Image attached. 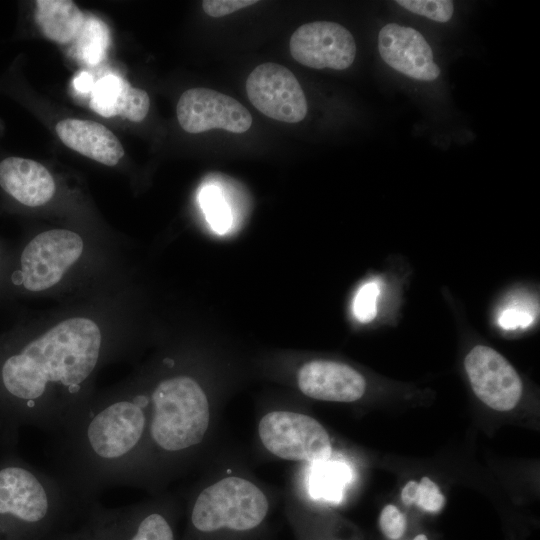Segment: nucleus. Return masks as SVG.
Here are the masks:
<instances>
[{"label": "nucleus", "instance_id": "f257e3e1", "mask_svg": "<svg viewBox=\"0 0 540 540\" xmlns=\"http://www.w3.org/2000/svg\"><path fill=\"white\" fill-rule=\"evenodd\" d=\"M102 357L97 324L70 318L4 356L0 385L18 405V417L60 435L81 415L91 398L87 382Z\"/></svg>", "mask_w": 540, "mask_h": 540}, {"label": "nucleus", "instance_id": "f03ea898", "mask_svg": "<svg viewBox=\"0 0 540 540\" xmlns=\"http://www.w3.org/2000/svg\"><path fill=\"white\" fill-rule=\"evenodd\" d=\"M148 395L115 393L91 400L56 436L55 475L83 509L109 487L132 486L147 437Z\"/></svg>", "mask_w": 540, "mask_h": 540}, {"label": "nucleus", "instance_id": "7ed1b4c3", "mask_svg": "<svg viewBox=\"0 0 540 540\" xmlns=\"http://www.w3.org/2000/svg\"><path fill=\"white\" fill-rule=\"evenodd\" d=\"M170 511L150 502L110 508L93 500L80 511L75 527L47 540H177Z\"/></svg>", "mask_w": 540, "mask_h": 540}, {"label": "nucleus", "instance_id": "20e7f679", "mask_svg": "<svg viewBox=\"0 0 540 540\" xmlns=\"http://www.w3.org/2000/svg\"><path fill=\"white\" fill-rule=\"evenodd\" d=\"M82 251L83 241L75 232L65 229L42 232L20 253L19 268L12 274V284L30 292L46 290L61 280Z\"/></svg>", "mask_w": 540, "mask_h": 540}, {"label": "nucleus", "instance_id": "39448f33", "mask_svg": "<svg viewBox=\"0 0 540 540\" xmlns=\"http://www.w3.org/2000/svg\"><path fill=\"white\" fill-rule=\"evenodd\" d=\"M263 446L290 461L320 463L329 460L332 446L325 428L314 418L291 411H272L258 425Z\"/></svg>", "mask_w": 540, "mask_h": 540}, {"label": "nucleus", "instance_id": "423d86ee", "mask_svg": "<svg viewBox=\"0 0 540 540\" xmlns=\"http://www.w3.org/2000/svg\"><path fill=\"white\" fill-rule=\"evenodd\" d=\"M252 105L274 120L297 123L307 114V101L300 83L286 67L272 62L255 67L246 80Z\"/></svg>", "mask_w": 540, "mask_h": 540}, {"label": "nucleus", "instance_id": "0eeeda50", "mask_svg": "<svg viewBox=\"0 0 540 540\" xmlns=\"http://www.w3.org/2000/svg\"><path fill=\"white\" fill-rule=\"evenodd\" d=\"M292 57L300 64L315 68L344 70L356 56L352 34L331 21H314L297 28L289 42Z\"/></svg>", "mask_w": 540, "mask_h": 540}, {"label": "nucleus", "instance_id": "6e6552de", "mask_svg": "<svg viewBox=\"0 0 540 540\" xmlns=\"http://www.w3.org/2000/svg\"><path fill=\"white\" fill-rule=\"evenodd\" d=\"M177 119L188 133L224 129L232 133L246 132L252 125L250 112L236 99L208 88H192L180 97Z\"/></svg>", "mask_w": 540, "mask_h": 540}, {"label": "nucleus", "instance_id": "1a4fd4ad", "mask_svg": "<svg viewBox=\"0 0 540 540\" xmlns=\"http://www.w3.org/2000/svg\"><path fill=\"white\" fill-rule=\"evenodd\" d=\"M464 365L475 395L484 404L497 411H509L516 406L522 382L500 353L477 345L467 354Z\"/></svg>", "mask_w": 540, "mask_h": 540}, {"label": "nucleus", "instance_id": "9d476101", "mask_svg": "<svg viewBox=\"0 0 540 540\" xmlns=\"http://www.w3.org/2000/svg\"><path fill=\"white\" fill-rule=\"evenodd\" d=\"M378 49L387 65L410 78L433 81L440 74L429 44L414 28L385 25L378 35Z\"/></svg>", "mask_w": 540, "mask_h": 540}, {"label": "nucleus", "instance_id": "9b49d317", "mask_svg": "<svg viewBox=\"0 0 540 540\" xmlns=\"http://www.w3.org/2000/svg\"><path fill=\"white\" fill-rule=\"evenodd\" d=\"M297 383L307 397L333 402H353L366 389L364 377L352 367L330 360L305 363L298 372Z\"/></svg>", "mask_w": 540, "mask_h": 540}, {"label": "nucleus", "instance_id": "f8f14e48", "mask_svg": "<svg viewBox=\"0 0 540 540\" xmlns=\"http://www.w3.org/2000/svg\"><path fill=\"white\" fill-rule=\"evenodd\" d=\"M0 188L19 204L38 207L52 199L55 182L39 162L8 156L0 161Z\"/></svg>", "mask_w": 540, "mask_h": 540}, {"label": "nucleus", "instance_id": "ddd939ff", "mask_svg": "<svg viewBox=\"0 0 540 540\" xmlns=\"http://www.w3.org/2000/svg\"><path fill=\"white\" fill-rule=\"evenodd\" d=\"M55 130L67 147L104 165L115 166L124 156L118 138L100 123L67 118L58 122Z\"/></svg>", "mask_w": 540, "mask_h": 540}, {"label": "nucleus", "instance_id": "4468645a", "mask_svg": "<svg viewBox=\"0 0 540 540\" xmlns=\"http://www.w3.org/2000/svg\"><path fill=\"white\" fill-rule=\"evenodd\" d=\"M35 21L42 33L55 42L74 39L84 24V15L70 0H38Z\"/></svg>", "mask_w": 540, "mask_h": 540}, {"label": "nucleus", "instance_id": "2eb2a0df", "mask_svg": "<svg viewBox=\"0 0 540 540\" xmlns=\"http://www.w3.org/2000/svg\"><path fill=\"white\" fill-rule=\"evenodd\" d=\"M351 479V471L342 462H320L310 479V492L314 498L338 502L342 499L345 485Z\"/></svg>", "mask_w": 540, "mask_h": 540}, {"label": "nucleus", "instance_id": "dca6fc26", "mask_svg": "<svg viewBox=\"0 0 540 540\" xmlns=\"http://www.w3.org/2000/svg\"><path fill=\"white\" fill-rule=\"evenodd\" d=\"M129 87L128 81L120 76L106 75L102 77L95 82L91 91L90 107L103 117L116 116Z\"/></svg>", "mask_w": 540, "mask_h": 540}, {"label": "nucleus", "instance_id": "f3484780", "mask_svg": "<svg viewBox=\"0 0 540 540\" xmlns=\"http://www.w3.org/2000/svg\"><path fill=\"white\" fill-rule=\"evenodd\" d=\"M77 52L87 64L95 65L102 60L109 43L106 25L95 18L84 21L78 34Z\"/></svg>", "mask_w": 540, "mask_h": 540}, {"label": "nucleus", "instance_id": "a211bd4d", "mask_svg": "<svg viewBox=\"0 0 540 540\" xmlns=\"http://www.w3.org/2000/svg\"><path fill=\"white\" fill-rule=\"evenodd\" d=\"M199 202L213 231L225 234L231 227L232 216L222 191L213 185L205 186L199 193Z\"/></svg>", "mask_w": 540, "mask_h": 540}, {"label": "nucleus", "instance_id": "6ab92c4d", "mask_svg": "<svg viewBox=\"0 0 540 540\" xmlns=\"http://www.w3.org/2000/svg\"><path fill=\"white\" fill-rule=\"evenodd\" d=\"M396 3L412 13L441 23L448 22L454 12L450 0H398Z\"/></svg>", "mask_w": 540, "mask_h": 540}, {"label": "nucleus", "instance_id": "aec40b11", "mask_svg": "<svg viewBox=\"0 0 540 540\" xmlns=\"http://www.w3.org/2000/svg\"><path fill=\"white\" fill-rule=\"evenodd\" d=\"M379 294L380 286L377 281L367 282L358 289L353 299L352 311L359 322L368 323L375 318Z\"/></svg>", "mask_w": 540, "mask_h": 540}, {"label": "nucleus", "instance_id": "412c9836", "mask_svg": "<svg viewBox=\"0 0 540 540\" xmlns=\"http://www.w3.org/2000/svg\"><path fill=\"white\" fill-rule=\"evenodd\" d=\"M149 107L150 99L147 92L130 85L124 94L117 115L133 122H140L148 114Z\"/></svg>", "mask_w": 540, "mask_h": 540}, {"label": "nucleus", "instance_id": "4be33fe9", "mask_svg": "<svg viewBox=\"0 0 540 540\" xmlns=\"http://www.w3.org/2000/svg\"><path fill=\"white\" fill-rule=\"evenodd\" d=\"M415 504L428 512H438L445 504V498L438 486L428 477H423L418 484Z\"/></svg>", "mask_w": 540, "mask_h": 540}, {"label": "nucleus", "instance_id": "5701e85b", "mask_svg": "<svg viewBox=\"0 0 540 540\" xmlns=\"http://www.w3.org/2000/svg\"><path fill=\"white\" fill-rule=\"evenodd\" d=\"M379 523L383 534L393 540L400 538L406 529L405 516L394 505H387L382 510Z\"/></svg>", "mask_w": 540, "mask_h": 540}, {"label": "nucleus", "instance_id": "b1692460", "mask_svg": "<svg viewBox=\"0 0 540 540\" xmlns=\"http://www.w3.org/2000/svg\"><path fill=\"white\" fill-rule=\"evenodd\" d=\"M257 3L256 0H205L204 12L211 17H222Z\"/></svg>", "mask_w": 540, "mask_h": 540}, {"label": "nucleus", "instance_id": "393cba45", "mask_svg": "<svg viewBox=\"0 0 540 540\" xmlns=\"http://www.w3.org/2000/svg\"><path fill=\"white\" fill-rule=\"evenodd\" d=\"M532 321L533 316L519 307L506 308L498 317V324L506 330L527 327Z\"/></svg>", "mask_w": 540, "mask_h": 540}, {"label": "nucleus", "instance_id": "a878e982", "mask_svg": "<svg viewBox=\"0 0 540 540\" xmlns=\"http://www.w3.org/2000/svg\"><path fill=\"white\" fill-rule=\"evenodd\" d=\"M94 84L92 76L86 71L78 73L73 80L74 88L79 93H91Z\"/></svg>", "mask_w": 540, "mask_h": 540}, {"label": "nucleus", "instance_id": "bb28decb", "mask_svg": "<svg viewBox=\"0 0 540 540\" xmlns=\"http://www.w3.org/2000/svg\"><path fill=\"white\" fill-rule=\"evenodd\" d=\"M418 483L415 481H409L401 492V499L406 505L415 504L417 496Z\"/></svg>", "mask_w": 540, "mask_h": 540}, {"label": "nucleus", "instance_id": "cd10ccee", "mask_svg": "<svg viewBox=\"0 0 540 540\" xmlns=\"http://www.w3.org/2000/svg\"><path fill=\"white\" fill-rule=\"evenodd\" d=\"M414 540H428L427 537L423 534H420L414 538Z\"/></svg>", "mask_w": 540, "mask_h": 540}, {"label": "nucleus", "instance_id": "c85d7f7f", "mask_svg": "<svg viewBox=\"0 0 540 540\" xmlns=\"http://www.w3.org/2000/svg\"><path fill=\"white\" fill-rule=\"evenodd\" d=\"M1 262H2V251H1V248H0V266H1Z\"/></svg>", "mask_w": 540, "mask_h": 540}]
</instances>
